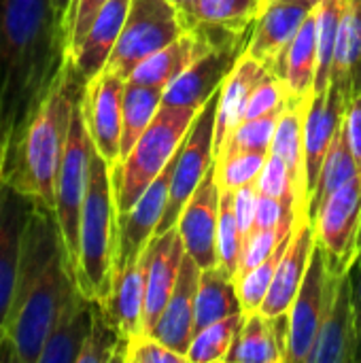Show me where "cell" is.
<instances>
[{
    "mask_svg": "<svg viewBox=\"0 0 361 363\" xmlns=\"http://www.w3.org/2000/svg\"><path fill=\"white\" fill-rule=\"evenodd\" d=\"M219 183L215 177V164L200 181L198 189L179 215L177 230L196 264L204 268L219 266L217 257V223H219Z\"/></svg>",
    "mask_w": 361,
    "mask_h": 363,
    "instance_id": "cell-15",
    "label": "cell"
},
{
    "mask_svg": "<svg viewBox=\"0 0 361 363\" xmlns=\"http://www.w3.org/2000/svg\"><path fill=\"white\" fill-rule=\"evenodd\" d=\"M260 6V0H198L189 15V28L249 36Z\"/></svg>",
    "mask_w": 361,
    "mask_h": 363,
    "instance_id": "cell-32",
    "label": "cell"
},
{
    "mask_svg": "<svg viewBox=\"0 0 361 363\" xmlns=\"http://www.w3.org/2000/svg\"><path fill=\"white\" fill-rule=\"evenodd\" d=\"M260 2H264V0H260Z\"/></svg>",
    "mask_w": 361,
    "mask_h": 363,
    "instance_id": "cell-56",
    "label": "cell"
},
{
    "mask_svg": "<svg viewBox=\"0 0 361 363\" xmlns=\"http://www.w3.org/2000/svg\"><path fill=\"white\" fill-rule=\"evenodd\" d=\"M183 15H187V19H189V15H191V11H194V6H196V2L198 0H170Z\"/></svg>",
    "mask_w": 361,
    "mask_h": 363,
    "instance_id": "cell-52",
    "label": "cell"
},
{
    "mask_svg": "<svg viewBox=\"0 0 361 363\" xmlns=\"http://www.w3.org/2000/svg\"><path fill=\"white\" fill-rule=\"evenodd\" d=\"M243 313L226 317L221 321H215L202 330H198L191 338L189 351H187V363H217L226 362L234 336L240 328Z\"/></svg>",
    "mask_w": 361,
    "mask_h": 363,
    "instance_id": "cell-37",
    "label": "cell"
},
{
    "mask_svg": "<svg viewBox=\"0 0 361 363\" xmlns=\"http://www.w3.org/2000/svg\"><path fill=\"white\" fill-rule=\"evenodd\" d=\"M277 77L285 83L287 91L296 100H304L313 94L315 74H317V15L315 9L302 21L298 34L285 49Z\"/></svg>",
    "mask_w": 361,
    "mask_h": 363,
    "instance_id": "cell-29",
    "label": "cell"
},
{
    "mask_svg": "<svg viewBox=\"0 0 361 363\" xmlns=\"http://www.w3.org/2000/svg\"><path fill=\"white\" fill-rule=\"evenodd\" d=\"M202 268L196 264V259L185 253L177 285L166 302V308L153 330L151 336L162 340L172 351L187 357L191 338L196 334V294L200 283Z\"/></svg>",
    "mask_w": 361,
    "mask_h": 363,
    "instance_id": "cell-21",
    "label": "cell"
},
{
    "mask_svg": "<svg viewBox=\"0 0 361 363\" xmlns=\"http://www.w3.org/2000/svg\"><path fill=\"white\" fill-rule=\"evenodd\" d=\"M249 38H232L202 51L174 81L164 87V106L202 108L223 85Z\"/></svg>",
    "mask_w": 361,
    "mask_h": 363,
    "instance_id": "cell-11",
    "label": "cell"
},
{
    "mask_svg": "<svg viewBox=\"0 0 361 363\" xmlns=\"http://www.w3.org/2000/svg\"><path fill=\"white\" fill-rule=\"evenodd\" d=\"M353 313H355V363H361V259L351 268Z\"/></svg>",
    "mask_w": 361,
    "mask_h": 363,
    "instance_id": "cell-50",
    "label": "cell"
},
{
    "mask_svg": "<svg viewBox=\"0 0 361 363\" xmlns=\"http://www.w3.org/2000/svg\"><path fill=\"white\" fill-rule=\"evenodd\" d=\"M147 257V281H145V336H151L166 302L177 285L179 270L185 257V245L174 228L155 234L145 249Z\"/></svg>",
    "mask_w": 361,
    "mask_h": 363,
    "instance_id": "cell-18",
    "label": "cell"
},
{
    "mask_svg": "<svg viewBox=\"0 0 361 363\" xmlns=\"http://www.w3.org/2000/svg\"><path fill=\"white\" fill-rule=\"evenodd\" d=\"M338 281L340 277L330 274L323 249L315 245L306 277L287 313L289 315V347H287L285 363H306L309 353L313 351L315 338L319 334L321 321L332 304Z\"/></svg>",
    "mask_w": 361,
    "mask_h": 363,
    "instance_id": "cell-10",
    "label": "cell"
},
{
    "mask_svg": "<svg viewBox=\"0 0 361 363\" xmlns=\"http://www.w3.org/2000/svg\"><path fill=\"white\" fill-rule=\"evenodd\" d=\"M296 221H298V217L291 219V221H285L279 228L253 230L245 238V242H243V251H240V259H238V270H236L234 279L243 277L245 272H249L251 268H255L264 259H268L277 251V247L291 234V230L296 228Z\"/></svg>",
    "mask_w": 361,
    "mask_h": 363,
    "instance_id": "cell-41",
    "label": "cell"
},
{
    "mask_svg": "<svg viewBox=\"0 0 361 363\" xmlns=\"http://www.w3.org/2000/svg\"><path fill=\"white\" fill-rule=\"evenodd\" d=\"M68 62L53 0H0V179H9L36 113Z\"/></svg>",
    "mask_w": 361,
    "mask_h": 363,
    "instance_id": "cell-1",
    "label": "cell"
},
{
    "mask_svg": "<svg viewBox=\"0 0 361 363\" xmlns=\"http://www.w3.org/2000/svg\"><path fill=\"white\" fill-rule=\"evenodd\" d=\"M243 251V234L234 215V191L221 189L219 194V223H217V257L219 266L232 277L238 270Z\"/></svg>",
    "mask_w": 361,
    "mask_h": 363,
    "instance_id": "cell-40",
    "label": "cell"
},
{
    "mask_svg": "<svg viewBox=\"0 0 361 363\" xmlns=\"http://www.w3.org/2000/svg\"><path fill=\"white\" fill-rule=\"evenodd\" d=\"M145 281H147V257H140L126 266L115 279L113 289L106 300H102L104 311L117 325L126 342H134L145 336Z\"/></svg>",
    "mask_w": 361,
    "mask_h": 363,
    "instance_id": "cell-25",
    "label": "cell"
},
{
    "mask_svg": "<svg viewBox=\"0 0 361 363\" xmlns=\"http://www.w3.org/2000/svg\"><path fill=\"white\" fill-rule=\"evenodd\" d=\"M164 89L126 81L123 89V125H121V160L132 151L143 132L162 108ZM119 160V162H121Z\"/></svg>",
    "mask_w": 361,
    "mask_h": 363,
    "instance_id": "cell-33",
    "label": "cell"
},
{
    "mask_svg": "<svg viewBox=\"0 0 361 363\" xmlns=\"http://www.w3.org/2000/svg\"><path fill=\"white\" fill-rule=\"evenodd\" d=\"M128 9L130 0H106L96 19L91 21L89 30L85 32V36L68 53V60L72 62V66L77 68L85 83L106 68L109 57L123 30Z\"/></svg>",
    "mask_w": 361,
    "mask_h": 363,
    "instance_id": "cell-23",
    "label": "cell"
},
{
    "mask_svg": "<svg viewBox=\"0 0 361 363\" xmlns=\"http://www.w3.org/2000/svg\"><path fill=\"white\" fill-rule=\"evenodd\" d=\"M217 100L219 91L200 108L191 130L187 132L172 170L170 181V194L168 204L164 211V217L160 221V228L155 234H162L177 225L181 211L198 189L204 174L215 164V115H217Z\"/></svg>",
    "mask_w": 361,
    "mask_h": 363,
    "instance_id": "cell-8",
    "label": "cell"
},
{
    "mask_svg": "<svg viewBox=\"0 0 361 363\" xmlns=\"http://www.w3.org/2000/svg\"><path fill=\"white\" fill-rule=\"evenodd\" d=\"M289 347V315H243L226 363H285Z\"/></svg>",
    "mask_w": 361,
    "mask_h": 363,
    "instance_id": "cell-22",
    "label": "cell"
},
{
    "mask_svg": "<svg viewBox=\"0 0 361 363\" xmlns=\"http://www.w3.org/2000/svg\"><path fill=\"white\" fill-rule=\"evenodd\" d=\"M345 111H347V100L334 83H330L326 91H313L306 98L304 117H302V138H304V168H306L309 196L315 189L323 160L343 125Z\"/></svg>",
    "mask_w": 361,
    "mask_h": 363,
    "instance_id": "cell-17",
    "label": "cell"
},
{
    "mask_svg": "<svg viewBox=\"0 0 361 363\" xmlns=\"http://www.w3.org/2000/svg\"><path fill=\"white\" fill-rule=\"evenodd\" d=\"M187 30V15L170 0H130L126 23L109 57L106 70L128 81L145 57L170 45Z\"/></svg>",
    "mask_w": 361,
    "mask_h": 363,
    "instance_id": "cell-6",
    "label": "cell"
},
{
    "mask_svg": "<svg viewBox=\"0 0 361 363\" xmlns=\"http://www.w3.org/2000/svg\"><path fill=\"white\" fill-rule=\"evenodd\" d=\"M177 155L168 162V166L160 172V177L145 189V194L136 200V204L117 215V240H115V259H113V279L130 264H134L140 253L147 249L151 238L155 236L160 221L164 217L170 181L174 170Z\"/></svg>",
    "mask_w": 361,
    "mask_h": 363,
    "instance_id": "cell-12",
    "label": "cell"
},
{
    "mask_svg": "<svg viewBox=\"0 0 361 363\" xmlns=\"http://www.w3.org/2000/svg\"><path fill=\"white\" fill-rule=\"evenodd\" d=\"M257 200H260V189L257 183H249L243 185L234 191V215L243 234V242L245 238L255 230V215H257Z\"/></svg>",
    "mask_w": 361,
    "mask_h": 363,
    "instance_id": "cell-47",
    "label": "cell"
},
{
    "mask_svg": "<svg viewBox=\"0 0 361 363\" xmlns=\"http://www.w3.org/2000/svg\"><path fill=\"white\" fill-rule=\"evenodd\" d=\"M345 11V0H319L315 6L317 15V74L313 91H326L332 83L334 53L338 28Z\"/></svg>",
    "mask_w": 361,
    "mask_h": 363,
    "instance_id": "cell-35",
    "label": "cell"
},
{
    "mask_svg": "<svg viewBox=\"0 0 361 363\" xmlns=\"http://www.w3.org/2000/svg\"><path fill=\"white\" fill-rule=\"evenodd\" d=\"M270 151H249V149H228L215 157V177L219 189L236 191L243 185L255 183Z\"/></svg>",
    "mask_w": 361,
    "mask_h": 363,
    "instance_id": "cell-38",
    "label": "cell"
},
{
    "mask_svg": "<svg viewBox=\"0 0 361 363\" xmlns=\"http://www.w3.org/2000/svg\"><path fill=\"white\" fill-rule=\"evenodd\" d=\"M281 113L264 115L255 119H245L236 125V130L228 136V140L221 145V151L228 149H249V151H270L272 136L277 130Z\"/></svg>",
    "mask_w": 361,
    "mask_h": 363,
    "instance_id": "cell-42",
    "label": "cell"
},
{
    "mask_svg": "<svg viewBox=\"0 0 361 363\" xmlns=\"http://www.w3.org/2000/svg\"><path fill=\"white\" fill-rule=\"evenodd\" d=\"M81 98L72 111L70 132L55 179V217L66 242L72 270L77 268V259H79V223H81V208L85 200L87 179H89V160L94 151Z\"/></svg>",
    "mask_w": 361,
    "mask_h": 363,
    "instance_id": "cell-7",
    "label": "cell"
},
{
    "mask_svg": "<svg viewBox=\"0 0 361 363\" xmlns=\"http://www.w3.org/2000/svg\"><path fill=\"white\" fill-rule=\"evenodd\" d=\"M72 2L74 0H53V9H55V15L57 19L62 21L66 34H68V17H70V9H72Z\"/></svg>",
    "mask_w": 361,
    "mask_h": 363,
    "instance_id": "cell-51",
    "label": "cell"
},
{
    "mask_svg": "<svg viewBox=\"0 0 361 363\" xmlns=\"http://www.w3.org/2000/svg\"><path fill=\"white\" fill-rule=\"evenodd\" d=\"M213 43L198 32L196 28H189L185 34H181L170 45L162 47L160 51L145 57L128 77L132 83L140 85H153V87H166L170 81H174L202 51L211 49Z\"/></svg>",
    "mask_w": 361,
    "mask_h": 363,
    "instance_id": "cell-28",
    "label": "cell"
},
{
    "mask_svg": "<svg viewBox=\"0 0 361 363\" xmlns=\"http://www.w3.org/2000/svg\"><path fill=\"white\" fill-rule=\"evenodd\" d=\"M126 363H187V357L172 351L155 336H140L128 345Z\"/></svg>",
    "mask_w": 361,
    "mask_h": 363,
    "instance_id": "cell-45",
    "label": "cell"
},
{
    "mask_svg": "<svg viewBox=\"0 0 361 363\" xmlns=\"http://www.w3.org/2000/svg\"><path fill=\"white\" fill-rule=\"evenodd\" d=\"M117 240V204L111 166L96 151L89 160V179L79 223L77 285L89 300H106L113 289V259Z\"/></svg>",
    "mask_w": 361,
    "mask_h": 363,
    "instance_id": "cell-4",
    "label": "cell"
},
{
    "mask_svg": "<svg viewBox=\"0 0 361 363\" xmlns=\"http://www.w3.org/2000/svg\"><path fill=\"white\" fill-rule=\"evenodd\" d=\"M304 106H306V98L304 100H289V104L285 106V111L279 117L274 136H272V145L270 151L277 153L289 174H291V183H294V191H296V215L298 217H311L309 204H311V196H309V185H306V168H304V138H302V117H304Z\"/></svg>",
    "mask_w": 361,
    "mask_h": 363,
    "instance_id": "cell-27",
    "label": "cell"
},
{
    "mask_svg": "<svg viewBox=\"0 0 361 363\" xmlns=\"http://www.w3.org/2000/svg\"><path fill=\"white\" fill-rule=\"evenodd\" d=\"M266 2H270V0H264V2H262V4H266ZM304 2H306V0H304ZM260 9H262V6H260Z\"/></svg>",
    "mask_w": 361,
    "mask_h": 363,
    "instance_id": "cell-55",
    "label": "cell"
},
{
    "mask_svg": "<svg viewBox=\"0 0 361 363\" xmlns=\"http://www.w3.org/2000/svg\"><path fill=\"white\" fill-rule=\"evenodd\" d=\"M106 0H74L68 17V53L77 47V43L85 36L91 21L100 13Z\"/></svg>",
    "mask_w": 361,
    "mask_h": 363,
    "instance_id": "cell-46",
    "label": "cell"
},
{
    "mask_svg": "<svg viewBox=\"0 0 361 363\" xmlns=\"http://www.w3.org/2000/svg\"><path fill=\"white\" fill-rule=\"evenodd\" d=\"M317 245L323 249L330 274H347L357 259L361 232V174L338 187L313 215Z\"/></svg>",
    "mask_w": 361,
    "mask_h": 363,
    "instance_id": "cell-9",
    "label": "cell"
},
{
    "mask_svg": "<svg viewBox=\"0 0 361 363\" xmlns=\"http://www.w3.org/2000/svg\"><path fill=\"white\" fill-rule=\"evenodd\" d=\"M332 83L347 104L361 96V0H345V11L336 38Z\"/></svg>",
    "mask_w": 361,
    "mask_h": 363,
    "instance_id": "cell-30",
    "label": "cell"
},
{
    "mask_svg": "<svg viewBox=\"0 0 361 363\" xmlns=\"http://www.w3.org/2000/svg\"><path fill=\"white\" fill-rule=\"evenodd\" d=\"M306 2H309V4H313V6H317V4H319V0H306Z\"/></svg>",
    "mask_w": 361,
    "mask_h": 363,
    "instance_id": "cell-54",
    "label": "cell"
},
{
    "mask_svg": "<svg viewBox=\"0 0 361 363\" xmlns=\"http://www.w3.org/2000/svg\"><path fill=\"white\" fill-rule=\"evenodd\" d=\"M77 287L55 211L36 200L23 230L17 283L4 328L17 347L19 363H38L62 306Z\"/></svg>",
    "mask_w": 361,
    "mask_h": 363,
    "instance_id": "cell-2",
    "label": "cell"
},
{
    "mask_svg": "<svg viewBox=\"0 0 361 363\" xmlns=\"http://www.w3.org/2000/svg\"><path fill=\"white\" fill-rule=\"evenodd\" d=\"M83 89L85 81L68 60L60 81L55 83L53 91L49 94V98L36 113L34 121L30 123L19 151V162L13 174L6 179L21 194L36 198L53 211L55 179L68 140L72 111L79 98L83 96Z\"/></svg>",
    "mask_w": 361,
    "mask_h": 363,
    "instance_id": "cell-3",
    "label": "cell"
},
{
    "mask_svg": "<svg viewBox=\"0 0 361 363\" xmlns=\"http://www.w3.org/2000/svg\"><path fill=\"white\" fill-rule=\"evenodd\" d=\"M291 96L285 87V83L281 81V77L277 74H268L251 94L249 102H247V111H245V119H255V117H264V115H274V113H283L285 106L289 104ZM296 100V98H294ZM243 119V121H245Z\"/></svg>",
    "mask_w": 361,
    "mask_h": 363,
    "instance_id": "cell-43",
    "label": "cell"
},
{
    "mask_svg": "<svg viewBox=\"0 0 361 363\" xmlns=\"http://www.w3.org/2000/svg\"><path fill=\"white\" fill-rule=\"evenodd\" d=\"M357 174H361V170L355 157H353L351 147H349L347 132H345V119H343V125H340V130H338V134H336V138H334V143H332V147L323 160L315 189L311 194V206H309L311 217L338 187H343L345 183H349Z\"/></svg>",
    "mask_w": 361,
    "mask_h": 363,
    "instance_id": "cell-34",
    "label": "cell"
},
{
    "mask_svg": "<svg viewBox=\"0 0 361 363\" xmlns=\"http://www.w3.org/2000/svg\"><path fill=\"white\" fill-rule=\"evenodd\" d=\"M270 74L266 66H262L251 55L243 53L228 79L219 89L217 115H215V157L228 136L236 130V125L245 119L247 102L253 89Z\"/></svg>",
    "mask_w": 361,
    "mask_h": 363,
    "instance_id": "cell-24",
    "label": "cell"
},
{
    "mask_svg": "<svg viewBox=\"0 0 361 363\" xmlns=\"http://www.w3.org/2000/svg\"><path fill=\"white\" fill-rule=\"evenodd\" d=\"M296 208L279 198L272 196H264L260 194L257 200V215H255V230H270V228H279L285 221L296 219Z\"/></svg>",
    "mask_w": 361,
    "mask_h": 363,
    "instance_id": "cell-48",
    "label": "cell"
},
{
    "mask_svg": "<svg viewBox=\"0 0 361 363\" xmlns=\"http://www.w3.org/2000/svg\"><path fill=\"white\" fill-rule=\"evenodd\" d=\"M94 300L79 287L62 306L38 363H77L91 330Z\"/></svg>",
    "mask_w": 361,
    "mask_h": 363,
    "instance_id": "cell-26",
    "label": "cell"
},
{
    "mask_svg": "<svg viewBox=\"0 0 361 363\" xmlns=\"http://www.w3.org/2000/svg\"><path fill=\"white\" fill-rule=\"evenodd\" d=\"M313 9L315 6L304 0H270L262 4L245 53L274 74L285 49Z\"/></svg>",
    "mask_w": 361,
    "mask_h": 363,
    "instance_id": "cell-16",
    "label": "cell"
},
{
    "mask_svg": "<svg viewBox=\"0 0 361 363\" xmlns=\"http://www.w3.org/2000/svg\"><path fill=\"white\" fill-rule=\"evenodd\" d=\"M360 259H361V232H360V242H357V259H355V264H357ZM355 264H353V266H355Z\"/></svg>",
    "mask_w": 361,
    "mask_h": 363,
    "instance_id": "cell-53",
    "label": "cell"
},
{
    "mask_svg": "<svg viewBox=\"0 0 361 363\" xmlns=\"http://www.w3.org/2000/svg\"><path fill=\"white\" fill-rule=\"evenodd\" d=\"M345 132H347V140H349V147L353 151V157H355V162H357L361 170V96L353 98L347 104Z\"/></svg>",
    "mask_w": 361,
    "mask_h": 363,
    "instance_id": "cell-49",
    "label": "cell"
},
{
    "mask_svg": "<svg viewBox=\"0 0 361 363\" xmlns=\"http://www.w3.org/2000/svg\"><path fill=\"white\" fill-rule=\"evenodd\" d=\"M306 363H355V313L351 270L340 277Z\"/></svg>",
    "mask_w": 361,
    "mask_h": 363,
    "instance_id": "cell-20",
    "label": "cell"
},
{
    "mask_svg": "<svg viewBox=\"0 0 361 363\" xmlns=\"http://www.w3.org/2000/svg\"><path fill=\"white\" fill-rule=\"evenodd\" d=\"M128 342L100 300H94L91 330L77 363H126Z\"/></svg>",
    "mask_w": 361,
    "mask_h": 363,
    "instance_id": "cell-36",
    "label": "cell"
},
{
    "mask_svg": "<svg viewBox=\"0 0 361 363\" xmlns=\"http://www.w3.org/2000/svg\"><path fill=\"white\" fill-rule=\"evenodd\" d=\"M123 89L126 79L102 70L83 89V115L96 151L115 166L121 160V125H123Z\"/></svg>",
    "mask_w": 361,
    "mask_h": 363,
    "instance_id": "cell-13",
    "label": "cell"
},
{
    "mask_svg": "<svg viewBox=\"0 0 361 363\" xmlns=\"http://www.w3.org/2000/svg\"><path fill=\"white\" fill-rule=\"evenodd\" d=\"M238 313H243V308L234 277L221 266L204 268L196 294V332Z\"/></svg>",
    "mask_w": 361,
    "mask_h": 363,
    "instance_id": "cell-31",
    "label": "cell"
},
{
    "mask_svg": "<svg viewBox=\"0 0 361 363\" xmlns=\"http://www.w3.org/2000/svg\"><path fill=\"white\" fill-rule=\"evenodd\" d=\"M198 113L200 108L162 104L132 151L121 162L111 166L117 215L128 213L179 153Z\"/></svg>",
    "mask_w": 361,
    "mask_h": 363,
    "instance_id": "cell-5",
    "label": "cell"
},
{
    "mask_svg": "<svg viewBox=\"0 0 361 363\" xmlns=\"http://www.w3.org/2000/svg\"><path fill=\"white\" fill-rule=\"evenodd\" d=\"M255 183H257L260 194L279 198V200H283L296 208V191H294L291 174H289L285 162L277 153H272V151L268 153L266 164H264Z\"/></svg>",
    "mask_w": 361,
    "mask_h": 363,
    "instance_id": "cell-44",
    "label": "cell"
},
{
    "mask_svg": "<svg viewBox=\"0 0 361 363\" xmlns=\"http://www.w3.org/2000/svg\"><path fill=\"white\" fill-rule=\"evenodd\" d=\"M315 245H317V234H315L313 217H298L296 228L291 232V240L277 266L272 285H270L268 296L260 308L262 315L277 317V315L289 313V308L298 296V289L306 277Z\"/></svg>",
    "mask_w": 361,
    "mask_h": 363,
    "instance_id": "cell-19",
    "label": "cell"
},
{
    "mask_svg": "<svg viewBox=\"0 0 361 363\" xmlns=\"http://www.w3.org/2000/svg\"><path fill=\"white\" fill-rule=\"evenodd\" d=\"M294 232V230H291ZM291 240V234L277 247V251L264 259L260 266L251 268L249 272H245L243 277L234 279L236 283V294H238V300H240V308H243V315H253V313H260L266 296H268V289L272 285V279H274V272H277V266L287 249Z\"/></svg>",
    "mask_w": 361,
    "mask_h": 363,
    "instance_id": "cell-39",
    "label": "cell"
},
{
    "mask_svg": "<svg viewBox=\"0 0 361 363\" xmlns=\"http://www.w3.org/2000/svg\"><path fill=\"white\" fill-rule=\"evenodd\" d=\"M36 198L21 194L11 181L0 179V336L13 304L21 238Z\"/></svg>",
    "mask_w": 361,
    "mask_h": 363,
    "instance_id": "cell-14",
    "label": "cell"
}]
</instances>
